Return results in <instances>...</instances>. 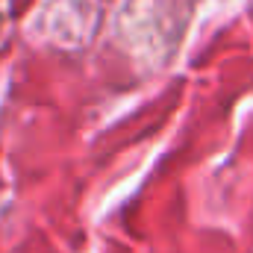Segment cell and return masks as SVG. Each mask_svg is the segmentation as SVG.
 I'll list each match as a JSON object with an SVG mask.
<instances>
[{"mask_svg": "<svg viewBox=\"0 0 253 253\" xmlns=\"http://www.w3.org/2000/svg\"><path fill=\"white\" fill-rule=\"evenodd\" d=\"M6 21H9V0H0V36L6 30Z\"/></svg>", "mask_w": 253, "mask_h": 253, "instance_id": "obj_1", "label": "cell"}]
</instances>
